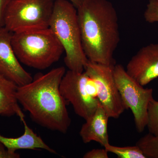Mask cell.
Here are the masks:
<instances>
[{
    "label": "cell",
    "mask_w": 158,
    "mask_h": 158,
    "mask_svg": "<svg viewBox=\"0 0 158 158\" xmlns=\"http://www.w3.org/2000/svg\"><path fill=\"white\" fill-rule=\"evenodd\" d=\"M108 152L106 148L94 149L89 151L84 155V158H108Z\"/></svg>",
    "instance_id": "ac0fdd59"
},
{
    "label": "cell",
    "mask_w": 158,
    "mask_h": 158,
    "mask_svg": "<svg viewBox=\"0 0 158 158\" xmlns=\"http://www.w3.org/2000/svg\"><path fill=\"white\" fill-rule=\"evenodd\" d=\"M20 156L16 152L9 151L0 143V158H19Z\"/></svg>",
    "instance_id": "d6986e66"
},
{
    "label": "cell",
    "mask_w": 158,
    "mask_h": 158,
    "mask_svg": "<svg viewBox=\"0 0 158 158\" xmlns=\"http://www.w3.org/2000/svg\"><path fill=\"white\" fill-rule=\"evenodd\" d=\"M68 1L72 3L73 5L77 9L85 3L86 0H68Z\"/></svg>",
    "instance_id": "44dd1931"
},
{
    "label": "cell",
    "mask_w": 158,
    "mask_h": 158,
    "mask_svg": "<svg viewBox=\"0 0 158 158\" xmlns=\"http://www.w3.org/2000/svg\"><path fill=\"white\" fill-rule=\"evenodd\" d=\"M104 148L108 152L116 155L118 158H147L142 150L136 144L135 146L118 147L109 143Z\"/></svg>",
    "instance_id": "5bb4252c"
},
{
    "label": "cell",
    "mask_w": 158,
    "mask_h": 158,
    "mask_svg": "<svg viewBox=\"0 0 158 158\" xmlns=\"http://www.w3.org/2000/svg\"><path fill=\"white\" fill-rule=\"evenodd\" d=\"M77 10L82 46L88 60L114 66L113 55L120 40L114 6L108 0H86Z\"/></svg>",
    "instance_id": "7a4b0ae2"
},
{
    "label": "cell",
    "mask_w": 158,
    "mask_h": 158,
    "mask_svg": "<svg viewBox=\"0 0 158 158\" xmlns=\"http://www.w3.org/2000/svg\"><path fill=\"white\" fill-rule=\"evenodd\" d=\"M18 86L0 73V116H18L22 121L25 115L16 98Z\"/></svg>",
    "instance_id": "4fadbf2b"
},
{
    "label": "cell",
    "mask_w": 158,
    "mask_h": 158,
    "mask_svg": "<svg viewBox=\"0 0 158 158\" xmlns=\"http://www.w3.org/2000/svg\"><path fill=\"white\" fill-rule=\"evenodd\" d=\"M144 18L148 23L158 22V0H149Z\"/></svg>",
    "instance_id": "e0dca14e"
},
{
    "label": "cell",
    "mask_w": 158,
    "mask_h": 158,
    "mask_svg": "<svg viewBox=\"0 0 158 158\" xmlns=\"http://www.w3.org/2000/svg\"><path fill=\"white\" fill-rule=\"evenodd\" d=\"M60 90L77 115L85 120L98 107L99 102L93 82L85 70L81 73L66 72L60 83Z\"/></svg>",
    "instance_id": "52a82bcc"
},
{
    "label": "cell",
    "mask_w": 158,
    "mask_h": 158,
    "mask_svg": "<svg viewBox=\"0 0 158 158\" xmlns=\"http://www.w3.org/2000/svg\"><path fill=\"white\" fill-rule=\"evenodd\" d=\"M66 71L63 66L39 74L31 82L18 86L19 103L37 124L52 131L66 133L71 124L68 103L62 96L60 85Z\"/></svg>",
    "instance_id": "6da1fadb"
},
{
    "label": "cell",
    "mask_w": 158,
    "mask_h": 158,
    "mask_svg": "<svg viewBox=\"0 0 158 158\" xmlns=\"http://www.w3.org/2000/svg\"><path fill=\"white\" fill-rule=\"evenodd\" d=\"M114 66L88 60L84 70L93 82L99 102L110 118H117L126 109L114 79Z\"/></svg>",
    "instance_id": "ba28073f"
},
{
    "label": "cell",
    "mask_w": 158,
    "mask_h": 158,
    "mask_svg": "<svg viewBox=\"0 0 158 158\" xmlns=\"http://www.w3.org/2000/svg\"><path fill=\"white\" fill-rule=\"evenodd\" d=\"M127 72L144 86L158 77V44L142 48L127 63Z\"/></svg>",
    "instance_id": "30bf717a"
},
{
    "label": "cell",
    "mask_w": 158,
    "mask_h": 158,
    "mask_svg": "<svg viewBox=\"0 0 158 158\" xmlns=\"http://www.w3.org/2000/svg\"><path fill=\"white\" fill-rule=\"evenodd\" d=\"M11 0H0V28L4 27V17L7 7Z\"/></svg>",
    "instance_id": "ffe728a7"
},
{
    "label": "cell",
    "mask_w": 158,
    "mask_h": 158,
    "mask_svg": "<svg viewBox=\"0 0 158 158\" xmlns=\"http://www.w3.org/2000/svg\"><path fill=\"white\" fill-rule=\"evenodd\" d=\"M55 0H11L4 17V27L11 33L49 28Z\"/></svg>",
    "instance_id": "5b68a950"
},
{
    "label": "cell",
    "mask_w": 158,
    "mask_h": 158,
    "mask_svg": "<svg viewBox=\"0 0 158 158\" xmlns=\"http://www.w3.org/2000/svg\"><path fill=\"white\" fill-rule=\"evenodd\" d=\"M113 76L126 110L130 109L136 130L142 133L147 127L148 106L153 97V89L145 88L127 73L120 64H115Z\"/></svg>",
    "instance_id": "8992f818"
},
{
    "label": "cell",
    "mask_w": 158,
    "mask_h": 158,
    "mask_svg": "<svg viewBox=\"0 0 158 158\" xmlns=\"http://www.w3.org/2000/svg\"><path fill=\"white\" fill-rule=\"evenodd\" d=\"M110 117L99 103L96 111L86 120L80 131V135L85 143L96 141L104 147L109 144L108 123Z\"/></svg>",
    "instance_id": "8fae6325"
},
{
    "label": "cell",
    "mask_w": 158,
    "mask_h": 158,
    "mask_svg": "<svg viewBox=\"0 0 158 158\" xmlns=\"http://www.w3.org/2000/svg\"><path fill=\"white\" fill-rule=\"evenodd\" d=\"M12 34L5 27L0 28V73L18 86H22L33 78L23 67L15 53L11 44Z\"/></svg>",
    "instance_id": "9c48e42d"
},
{
    "label": "cell",
    "mask_w": 158,
    "mask_h": 158,
    "mask_svg": "<svg viewBox=\"0 0 158 158\" xmlns=\"http://www.w3.org/2000/svg\"><path fill=\"white\" fill-rule=\"evenodd\" d=\"M147 127L150 134L158 136V101L154 98L148 106Z\"/></svg>",
    "instance_id": "2e32d148"
},
{
    "label": "cell",
    "mask_w": 158,
    "mask_h": 158,
    "mask_svg": "<svg viewBox=\"0 0 158 158\" xmlns=\"http://www.w3.org/2000/svg\"><path fill=\"white\" fill-rule=\"evenodd\" d=\"M24 125L23 134L18 138H8L0 134V143L9 151L16 152L21 149H44L52 153L56 154V152L51 148L43 140L40 136L34 133L27 124L25 119L22 121Z\"/></svg>",
    "instance_id": "7c38bea8"
},
{
    "label": "cell",
    "mask_w": 158,
    "mask_h": 158,
    "mask_svg": "<svg viewBox=\"0 0 158 158\" xmlns=\"http://www.w3.org/2000/svg\"><path fill=\"white\" fill-rule=\"evenodd\" d=\"M136 144L147 158H158V136L148 133L140 138Z\"/></svg>",
    "instance_id": "9a60e30c"
},
{
    "label": "cell",
    "mask_w": 158,
    "mask_h": 158,
    "mask_svg": "<svg viewBox=\"0 0 158 158\" xmlns=\"http://www.w3.org/2000/svg\"><path fill=\"white\" fill-rule=\"evenodd\" d=\"M49 28L62 44L69 70L83 72L88 59L82 46L77 10L68 0H55Z\"/></svg>",
    "instance_id": "3957f363"
},
{
    "label": "cell",
    "mask_w": 158,
    "mask_h": 158,
    "mask_svg": "<svg viewBox=\"0 0 158 158\" xmlns=\"http://www.w3.org/2000/svg\"><path fill=\"white\" fill-rule=\"evenodd\" d=\"M11 44L19 62L43 70L59 60L64 48L49 28L12 33Z\"/></svg>",
    "instance_id": "277c9868"
}]
</instances>
